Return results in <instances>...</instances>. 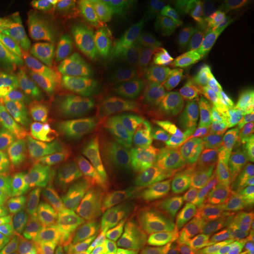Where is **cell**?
Wrapping results in <instances>:
<instances>
[{
  "mask_svg": "<svg viewBox=\"0 0 254 254\" xmlns=\"http://www.w3.org/2000/svg\"><path fill=\"white\" fill-rule=\"evenodd\" d=\"M219 148V120L206 102L196 100L181 110L165 155V182L187 184L213 160Z\"/></svg>",
  "mask_w": 254,
  "mask_h": 254,
  "instance_id": "7",
  "label": "cell"
},
{
  "mask_svg": "<svg viewBox=\"0 0 254 254\" xmlns=\"http://www.w3.org/2000/svg\"><path fill=\"white\" fill-rule=\"evenodd\" d=\"M57 254H112L93 233L82 226L71 203H61L50 220Z\"/></svg>",
  "mask_w": 254,
  "mask_h": 254,
  "instance_id": "14",
  "label": "cell"
},
{
  "mask_svg": "<svg viewBox=\"0 0 254 254\" xmlns=\"http://www.w3.org/2000/svg\"><path fill=\"white\" fill-rule=\"evenodd\" d=\"M26 54L24 72L3 99L33 112L68 151L82 154L93 140V128L73 91L57 38L40 40Z\"/></svg>",
  "mask_w": 254,
  "mask_h": 254,
  "instance_id": "2",
  "label": "cell"
},
{
  "mask_svg": "<svg viewBox=\"0 0 254 254\" xmlns=\"http://www.w3.org/2000/svg\"><path fill=\"white\" fill-rule=\"evenodd\" d=\"M0 126L31 154L66 174V148L41 119L26 108L0 100Z\"/></svg>",
  "mask_w": 254,
  "mask_h": 254,
  "instance_id": "10",
  "label": "cell"
},
{
  "mask_svg": "<svg viewBox=\"0 0 254 254\" xmlns=\"http://www.w3.org/2000/svg\"><path fill=\"white\" fill-rule=\"evenodd\" d=\"M66 174L92 212L153 233L182 250L185 229L175 215L137 196L109 175L95 168L83 155L68 150Z\"/></svg>",
  "mask_w": 254,
  "mask_h": 254,
  "instance_id": "4",
  "label": "cell"
},
{
  "mask_svg": "<svg viewBox=\"0 0 254 254\" xmlns=\"http://www.w3.org/2000/svg\"><path fill=\"white\" fill-rule=\"evenodd\" d=\"M182 254H254V232L188 226Z\"/></svg>",
  "mask_w": 254,
  "mask_h": 254,
  "instance_id": "15",
  "label": "cell"
},
{
  "mask_svg": "<svg viewBox=\"0 0 254 254\" xmlns=\"http://www.w3.org/2000/svg\"><path fill=\"white\" fill-rule=\"evenodd\" d=\"M83 78L89 106L106 122L160 128L170 120V96L158 75L116 38L92 31L83 40Z\"/></svg>",
  "mask_w": 254,
  "mask_h": 254,
  "instance_id": "1",
  "label": "cell"
},
{
  "mask_svg": "<svg viewBox=\"0 0 254 254\" xmlns=\"http://www.w3.org/2000/svg\"><path fill=\"white\" fill-rule=\"evenodd\" d=\"M71 181L61 171L31 154L0 126V188L17 199L41 206L47 196H66Z\"/></svg>",
  "mask_w": 254,
  "mask_h": 254,
  "instance_id": "8",
  "label": "cell"
},
{
  "mask_svg": "<svg viewBox=\"0 0 254 254\" xmlns=\"http://www.w3.org/2000/svg\"><path fill=\"white\" fill-rule=\"evenodd\" d=\"M144 1L145 4L163 20H165V17L170 14V11L174 9V6L177 4V1L174 0H144Z\"/></svg>",
  "mask_w": 254,
  "mask_h": 254,
  "instance_id": "18",
  "label": "cell"
},
{
  "mask_svg": "<svg viewBox=\"0 0 254 254\" xmlns=\"http://www.w3.org/2000/svg\"><path fill=\"white\" fill-rule=\"evenodd\" d=\"M92 233L112 254H182L181 249L145 230L88 212Z\"/></svg>",
  "mask_w": 254,
  "mask_h": 254,
  "instance_id": "11",
  "label": "cell"
},
{
  "mask_svg": "<svg viewBox=\"0 0 254 254\" xmlns=\"http://www.w3.org/2000/svg\"><path fill=\"white\" fill-rule=\"evenodd\" d=\"M0 254H57L50 226L0 212Z\"/></svg>",
  "mask_w": 254,
  "mask_h": 254,
  "instance_id": "13",
  "label": "cell"
},
{
  "mask_svg": "<svg viewBox=\"0 0 254 254\" xmlns=\"http://www.w3.org/2000/svg\"><path fill=\"white\" fill-rule=\"evenodd\" d=\"M27 54H1L0 53V95L3 96L21 78L27 66Z\"/></svg>",
  "mask_w": 254,
  "mask_h": 254,
  "instance_id": "17",
  "label": "cell"
},
{
  "mask_svg": "<svg viewBox=\"0 0 254 254\" xmlns=\"http://www.w3.org/2000/svg\"><path fill=\"white\" fill-rule=\"evenodd\" d=\"M1 99H3V96H1V95H0V100H1Z\"/></svg>",
  "mask_w": 254,
  "mask_h": 254,
  "instance_id": "19",
  "label": "cell"
},
{
  "mask_svg": "<svg viewBox=\"0 0 254 254\" xmlns=\"http://www.w3.org/2000/svg\"><path fill=\"white\" fill-rule=\"evenodd\" d=\"M173 210L188 226L254 232V178L225 157L184 184Z\"/></svg>",
  "mask_w": 254,
  "mask_h": 254,
  "instance_id": "3",
  "label": "cell"
},
{
  "mask_svg": "<svg viewBox=\"0 0 254 254\" xmlns=\"http://www.w3.org/2000/svg\"><path fill=\"white\" fill-rule=\"evenodd\" d=\"M213 96L230 141L254 164V72L222 73L213 85Z\"/></svg>",
  "mask_w": 254,
  "mask_h": 254,
  "instance_id": "9",
  "label": "cell"
},
{
  "mask_svg": "<svg viewBox=\"0 0 254 254\" xmlns=\"http://www.w3.org/2000/svg\"><path fill=\"white\" fill-rule=\"evenodd\" d=\"M91 158L102 171L133 190L137 196L157 199L165 170V141L153 127H113L100 133Z\"/></svg>",
  "mask_w": 254,
  "mask_h": 254,
  "instance_id": "5",
  "label": "cell"
},
{
  "mask_svg": "<svg viewBox=\"0 0 254 254\" xmlns=\"http://www.w3.org/2000/svg\"><path fill=\"white\" fill-rule=\"evenodd\" d=\"M161 27L175 46L196 55L226 53L239 41L230 6L219 0L177 1Z\"/></svg>",
  "mask_w": 254,
  "mask_h": 254,
  "instance_id": "6",
  "label": "cell"
},
{
  "mask_svg": "<svg viewBox=\"0 0 254 254\" xmlns=\"http://www.w3.org/2000/svg\"><path fill=\"white\" fill-rule=\"evenodd\" d=\"M232 10L239 41L254 60V0L239 1Z\"/></svg>",
  "mask_w": 254,
  "mask_h": 254,
  "instance_id": "16",
  "label": "cell"
},
{
  "mask_svg": "<svg viewBox=\"0 0 254 254\" xmlns=\"http://www.w3.org/2000/svg\"><path fill=\"white\" fill-rule=\"evenodd\" d=\"M93 14L106 27L126 34H147L163 26L144 0H100L93 4Z\"/></svg>",
  "mask_w": 254,
  "mask_h": 254,
  "instance_id": "12",
  "label": "cell"
}]
</instances>
